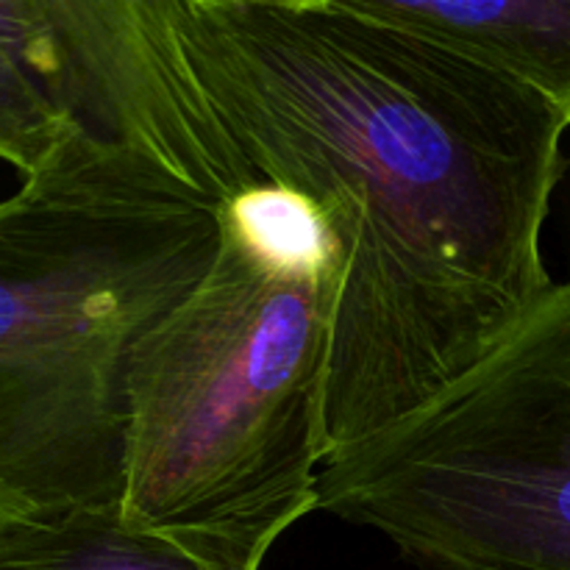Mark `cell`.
I'll use <instances>...</instances> for the list:
<instances>
[{
  "label": "cell",
  "mask_w": 570,
  "mask_h": 570,
  "mask_svg": "<svg viewBox=\"0 0 570 570\" xmlns=\"http://www.w3.org/2000/svg\"><path fill=\"white\" fill-rule=\"evenodd\" d=\"M243 187L293 189L340 250L326 460L429 404L549 293L570 117L362 0H154Z\"/></svg>",
  "instance_id": "6da1fadb"
},
{
  "label": "cell",
  "mask_w": 570,
  "mask_h": 570,
  "mask_svg": "<svg viewBox=\"0 0 570 570\" xmlns=\"http://www.w3.org/2000/svg\"><path fill=\"white\" fill-rule=\"evenodd\" d=\"M317 488L417 570H570V282L429 404L326 460Z\"/></svg>",
  "instance_id": "277c9868"
},
{
  "label": "cell",
  "mask_w": 570,
  "mask_h": 570,
  "mask_svg": "<svg viewBox=\"0 0 570 570\" xmlns=\"http://www.w3.org/2000/svg\"><path fill=\"white\" fill-rule=\"evenodd\" d=\"M89 115L0 200V523L122 504L139 343L220 254L226 181L137 0H83Z\"/></svg>",
  "instance_id": "7a4b0ae2"
},
{
  "label": "cell",
  "mask_w": 570,
  "mask_h": 570,
  "mask_svg": "<svg viewBox=\"0 0 570 570\" xmlns=\"http://www.w3.org/2000/svg\"><path fill=\"white\" fill-rule=\"evenodd\" d=\"M373 14L449 39L538 89L570 117V0H362Z\"/></svg>",
  "instance_id": "8992f818"
},
{
  "label": "cell",
  "mask_w": 570,
  "mask_h": 570,
  "mask_svg": "<svg viewBox=\"0 0 570 570\" xmlns=\"http://www.w3.org/2000/svg\"><path fill=\"white\" fill-rule=\"evenodd\" d=\"M0 570H215L145 532L120 504L0 523Z\"/></svg>",
  "instance_id": "52a82bcc"
},
{
  "label": "cell",
  "mask_w": 570,
  "mask_h": 570,
  "mask_svg": "<svg viewBox=\"0 0 570 570\" xmlns=\"http://www.w3.org/2000/svg\"><path fill=\"white\" fill-rule=\"evenodd\" d=\"M337 265L271 256L223 217L204 282L139 343L122 515L215 570H259L321 510Z\"/></svg>",
  "instance_id": "3957f363"
},
{
  "label": "cell",
  "mask_w": 570,
  "mask_h": 570,
  "mask_svg": "<svg viewBox=\"0 0 570 570\" xmlns=\"http://www.w3.org/2000/svg\"><path fill=\"white\" fill-rule=\"evenodd\" d=\"M83 122L67 0H0V161L33 176Z\"/></svg>",
  "instance_id": "5b68a950"
}]
</instances>
